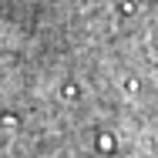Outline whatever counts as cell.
Here are the masks:
<instances>
[{"mask_svg":"<svg viewBox=\"0 0 158 158\" xmlns=\"http://www.w3.org/2000/svg\"><path fill=\"white\" fill-rule=\"evenodd\" d=\"M145 17H148V27H152V40L158 44V0H145Z\"/></svg>","mask_w":158,"mask_h":158,"instance_id":"1","label":"cell"}]
</instances>
